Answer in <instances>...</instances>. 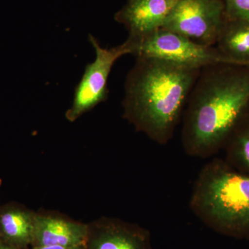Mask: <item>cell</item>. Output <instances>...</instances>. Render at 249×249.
Segmentation results:
<instances>
[{"label":"cell","mask_w":249,"mask_h":249,"mask_svg":"<svg viewBox=\"0 0 249 249\" xmlns=\"http://www.w3.org/2000/svg\"><path fill=\"white\" fill-rule=\"evenodd\" d=\"M249 115V66L217 64L201 69L185 109V152L201 158L213 155Z\"/></svg>","instance_id":"6da1fadb"},{"label":"cell","mask_w":249,"mask_h":249,"mask_svg":"<svg viewBox=\"0 0 249 249\" xmlns=\"http://www.w3.org/2000/svg\"><path fill=\"white\" fill-rule=\"evenodd\" d=\"M201 70L161 59L137 58L126 79L124 117L138 132L166 145Z\"/></svg>","instance_id":"7a4b0ae2"},{"label":"cell","mask_w":249,"mask_h":249,"mask_svg":"<svg viewBox=\"0 0 249 249\" xmlns=\"http://www.w3.org/2000/svg\"><path fill=\"white\" fill-rule=\"evenodd\" d=\"M190 206L215 231L249 239V175L220 160L209 162L196 178Z\"/></svg>","instance_id":"3957f363"},{"label":"cell","mask_w":249,"mask_h":249,"mask_svg":"<svg viewBox=\"0 0 249 249\" xmlns=\"http://www.w3.org/2000/svg\"><path fill=\"white\" fill-rule=\"evenodd\" d=\"M125 42L130 54L137 58L161 59L199 70L217 64H232L215 46L196 43L163 28L141 38L128 37Z\"/></svg>","instance_id":"277c9868"},{"label":"cell","mask_w":249,"mask_h":249,"mask_svg":"<svg viewBox=\"0 0 249 249\" xmlns=\"http://www.w3.org/2000/svg\"><path fill=\"white\" fill-rule=\"evenodd\" d=\"M226 18L223 0H178L162 28L196 43L215 46Z\"/></svg>","instance_id":"5b68a950"},{"label":"cell","mask_w":249,"mask_h":249,"mask_svg":"<svg viewBox=\"0 0 249 249\" xmlns=\"http://www.w3.org/2000/svg\"><path fill=\"white\" fill-rule=\"evenodd\" d=\"M90 43L96 52L94 61L88 64L84 74L75 89L71 107L65 113L70 122L89 111L108 96L107 80L114 63L121 56L130 54L126 42L111 49L103 48L93 36L89 35Z\"/></svg>","instance_id":"8992f818"},{"label":"cell","mask_w":249,"mask_h":249,"mask_svg":"<svg viewBox=\"0 0 249 249\" xmlns=\"http://www.w3.org/2000/svg\"><path fill=\"white\" fill-rule=\"evenodd\" d=\"M86 249H152L151 235L138 224L101 217L88 224Z\"/></svg>","instance_id":"52a82bcc"},{"label":"cell","mask_w":249,"mask_h":249,"mask_svg":"<svg viewBox=\"0 0 249 249\" xmlns=\"http://www.w3.org/2000/svg\"><path fill=\"white\" fill-rule=\"evenodd\" d=\"M88 224L56 211H36L32 247L85 245Z\"/></svg>","instance_id":"ba28073f"},{"label":"cell","mask_w":249,"mask_h":249,"mask_svg":"<svg viewBox=\"0 0 249 249\" xmlns=\"http://www.w3.org/2000/svg\"><path fill=\"white\" fill-rule=\"evenodd\" d=\"M178 1L128 0L115 19L128 31L129 38H141L163 27Z\"/></svg>","instance_id":"9c48e42d"},{"label":"cell","mask_w":249,"mask_h":249,"mask_svg":"<svg viewBox=\"0 0 249 249\" xmlns=\"http://www.w3.org/2000/svg\"><path fill=\"white\" fill-rule=\"evenodd\" d=\"M35 214L18 203L0 206V239L19 249L31 247Z\"/></svg>","instance_id":"30bf717a"},{"label":"cell","mask_w":249,"mask_h":249,"mask_svg":"<svg viewBox=\"0 0 249 249\" xmlns=\"http://www.w3.org/2000/svg\"><path fill=\"white\" fill-rule=\"evenodd\" d=\"M215 47L232 64L249 66V23L226 18Z\"/></svg>","instance_id":"8fae6325"},{"label":"cell","mask_w":249,"mask_h":249,"mask_svg":"<svg viewBox=\"0 0 249 249\" xmlns=\"http://www.w3.org/2000/svg\"><path fill=\"white\" fill-rule=\"evenodd\" d=\"M232 165L249 174V115L237 127L227 144Z\"/></svg>","instance_id":"7c38bea8"},{"label":"cell","mask_w":249,"mask_h":249,"mask_svg":"<svg viewBox=\"0 0 249 249\" xmlns=\"http://www.w3.org/2000/svg\"><path fill=\"white\" fill-rule=\"evenodd\" d=\"M226 18L249 23V0H223Z\"/></svg>","instance_id":"4fadbf2b"},{"label":"cell","mask_w":249,"mask_h":249,"mask_svg":"<svg viewBox=\"0 0 249 249\" xmlns=\"http://www.w3.org/2000/svg\"><path fill=\"white\" fill-rule=\"evenodd\" d=\"M31 249H86L85 245L63 247V246H43V247H32Z\"/></svg>","instance_id":"5bb4252c"},{"label":"cell","mask_w":249,"mask_h":249,"mask_svg":"<svg viewBox=\"0 0 249 249\" xmlns=\"http://www.w3.org/2000/svg\"><path fill=\"white\" fill-rule=\"evenodd\" d=\"M0 249H19L0 239Z\"/></svg>","instance_id":"9a60e30c"},{"label":"cell","mask_w":249,"mask_h":249,"mask_svg":"<svg viewBox=\"0 0 249 249\" xmlns=\"http://www.w3.org/2000/svg\"><path fill=\"white\" fill-rule=\"evenodd\" d=\"M0 183H1V182H0Z\"/></svg>","instance_id":"2e32d148"}]
</instances>
